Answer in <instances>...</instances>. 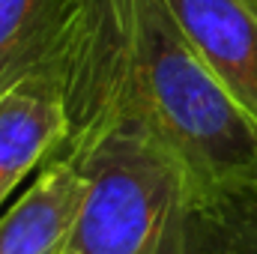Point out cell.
<instances>
[{"label":"cell","instance_id":"5","mask_svg":"<svg viewBox=\"0 0 257 254\" xmlns=\"http://www.w3.org/2000/svg\"><path fill=\"white\" fill-rule=\"evenodd\" d=\"M84 197L78 168L57 156L0 212V254H66Z\"/></svg>","mask_w":257,"mask_h":254},{"label":"cell","instance_id":"6","mask_svg":"<svg viewBox=\"0 0 257 254\" xmlns=\"http://www.w3.org/2000/svg\"><path fill=\"white\" fill-rule=\"evenodd\" d=\"M84 0H0V93L57 72Z\"/></svg>","mask_w":257,"mask_h":254},{"label":"cell","instance_id":"7","mask_svg":"<svg viewBox=\"0 0 257 254\" xmlns=\"http://www.w3.org/2000/svg\"><path fill=\"white\" fill-rule=\"evenodd\" d=\"M248 3H251V6H254V9H257V0H248Z\"/></svg>","mask_w":257,"mask_h":254},{"label":"cell","instance_id":"1","mask_svg":"<svg viewBox=\"0 0 257 254\" xmlns=\"http://www.w3.org/2000/svg\"><path fill=\"white\" fill-rule=\"evenodd\" d=\"M66 114H120L189 171L212 227L257 224V123L165 0H84L60 63Z\"/></svg>","mask_w":257,"mask_h":254},{"label":"cell","instance_id":"3","mask_svg":"<svg viewBox=\"0 0 257 254\" xmlns=\"http://www.w3.org/2000/svg\"><path fill=\"white\" fill-rule=\"evenodd\" d=\"M69 138L60 69L0 93V212L15 189L42 171Z\"/></svg>","mask_w":257,"mask_h":254},{"label":"cell","instance_id":"2","mask_svg":"<svg viewBox=\"0 0 257 254\" xmlns=\"http://www.w3.org/2000/svg\"><path fill=\"white\" fill-rule=\"evenodd\" d=\"M57 156L84 180L66 254H197L200 227L212 221L189 171L144 123L120 114L69 117Z\"/></svg>","mask_w":257,"mask_h":254},{"label":"cell","instance_id":"4","mask_svg":"<svg viewBox=\"0 0 257 254\" xmlns=\"http://www.w3.org/2000/svg\"><path fill=\"white\" fill-rule=\"evenodd\" d=\"M200 57L257 123V9L248 0H165Z\"/></svg>","mask_w":257,"mask_h":254}]
</instances>
